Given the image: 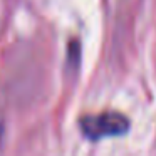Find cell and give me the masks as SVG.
Wrapping results in <instances>:
<instances>
[{
	"mask_svg": "<svg viewBox=\"0 0 156 156\" xmlns=\"http://www.w3.org/2000/svg\"><path fill=\"white\" fill-rule=\"evenodd\" d=\"M81 128L89 139H101L124 134L129 128V121L119 112H102L84 118L81 121Z\"/></svg>",
	"mask_w": 156,
	"mask_h": 156,
	"instance_id": "cell-1",
	"label": "cell"
},
{
	"mask_svg": "<svg viewBox=\"0 0 156 156\" xmlns=\"http://www.w3.org/2000/svg\"><path fill=\"white\" fill-rule=\"evenodd\" d=\"M4 133H5V124L2 116H0V146H2V141H4Z\"/></svg>",
	"mask_w": 156,
	"mask_h": 156,
	"instance_id": "cell-2",
	"label": "cell"
}]
</instances>
